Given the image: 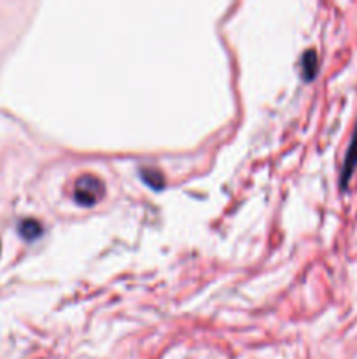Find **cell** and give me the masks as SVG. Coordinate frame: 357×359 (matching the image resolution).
Here are the masks:
<instances>
[{"label":"cell","instance_id":"4","mask_svg":"<svg viewBox=\"0 0 357 359\" xmlns=\"http://www.w3.org/2000/svg\"><path fill=\"white\" fill-rule=\"evenodd\" d=\"M18 232H20V235L23 237V239L35 240L37 237H41L42 226L41 223L35 221V219H23V221L20 223V226H18Z\"/></svg>","mask_w":357,"mask_h":359},{"label":"cell","instance_id":"1","mask_svg":"<svg viewBox=\"0 0 357 359\" xmlns=\"http://www.w3.org/2000/svg\"><path fill=\"white\" fill-rule=\"evenodd\" d=\"M105 197V184L94 174H83L74 184V200L83 207H93Z\"/></svg>","mask_w":357,"mask_h":359},{"label":"cell","instance_id":"2","mask_svg":"<svg viewBox=\"0 0 357 359\" xmlns=\"http://www.w3.org/2000/svg\"><path fill=\"white\" fill-rule=\"evenodd\" d=\"M357 169V121H356V128H354L352 139H350V144L346 148L345 153V160H343L342 165V172H340V186L345 190L349 186V181L352 177V174L356 172Z\"/></svg>","mask_w":357,"mask_h":359},{"label":"cell","instance_id":"5","mask_svg":"<svg viewBox=\"0 0 357 359\" xmlns=\"http://www.w3.org/2000/svg\"><path fill=\"white\" fill-rule=\"evenodd\" d=\"M140 177H142L144 183L147 186H150L153 190H161L164 186V177L160 170L156 169H142L140 170Z\"/></svg>","mask_w":357,"mask_h":359},{"label":"cell","instance_id":"3","mask_svg":"<svg viewBox=\"0 0 357 359\" xmlns=\"http://www.w3.org/2000/svg\"><path fill=\"white\" fill-rule=\"evenodd\" d=\"M318 71V58L317 53L314 50H308L307 53H303L301 57V76H303L304 81H312V79L317 76Z\"/></svg>","mask_w":357,"mask_h":359}]
</instances>
